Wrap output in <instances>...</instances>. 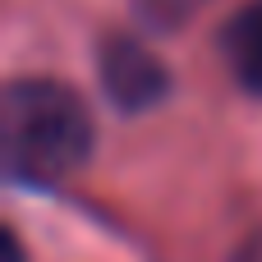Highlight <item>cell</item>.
<instances>
[{
  "instance_id": "2",
  "label": "cell",
  "mask_w": 262,
  "mask_h": 262,
  "mask_svg": "<svg viewBox=\"0 0 262 262\" xmlns=\"http://www.w3.org/2000/svg\"><path fill=\"white\" fill-rule=\"evenodd\" d=\"M97 69H101V88L120 115H143L170 97V69L138 37H111L97 55Z\"/></svg>"
},
{
  "instance_id": "4",
  "label": "cell",
  "mask_w": 262,
  "mask_h": 262,
  "mask_svg": "<svg viewBox=\"0 0 262 262\" xmlns=\"http://www.w3.org/2000/svg\"><path fill=\"white\" fill-rule=\"evenodd\" d=\"M5 262H23V244L14 230H5Z\"/></svg>"
},
{
  "instance_id": "3",
  "label": "cell",
  "mask_w": 262,
  "mask_h": 262,
  "mask_svg": "<svg viewBox=\"0 0 262 262\" xmlns=\"http://www.w3.org/2000/svg\"><path fill=\"white\" fill-rule=\"evenodd\" d=\"M216 51L230 69V78L249 92V97H262V0H249L239 5L221 37H216Z\"/></svg>"
},
{
  "instance_id": "1",
  "label": "cell",
  "mask_w": 262,
  "mask_h": 262,
  "mask_svg": "<svg viewBox=\"0 0 262 262\" xmlns=\"http://www.w3.org/2000/svg\"><path fill=\"white\" fill-rule=\"evenodd\" d=\"M92 115L60 78H14L0 97V157L14 189H60L92 157Z\"/></svg>"
}]
</instances>
